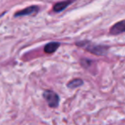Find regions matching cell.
Here are the masks:
<instances>
[{
    "label": "cell",
    "mask_w": 125,
    "mask_h": 125,
    "mask_svg": "<svg viewBox=\"0 0 125 125\" xmlns=\"http://www.w3.org/2000/svg\"><path fill=\"white\" fill-rule=\"evenodd\" d=\"M76 45L78 47L84 49L85 50L88 51V52L92 53V54H96V55H105L108 51V47L103 46V45L94 44L88 41L78 42V43H76Z\"/></svg>",
    "instance_id": "6da1fadb"
},
{
    "label": "cell",
    "mask_w": 125,
    "mask_h": 125,
    "mask_svg": "<svg viewBox=\"0 0 125 125\" xmlns=\"http://www.w3.org/2000/svg\"><path fill=\"white\" fill-rule=\"evenodd\" d=\"M43 97L50 107L56 108V107L58 106L59 102H60V98L56 92L52 90H45L43 93Z\"/></svg>",
    "instance_id": "7a4b0ae2"
},
{
    "label": "cell",
    "mask_w": 125,
    "mask_h": 125,
    "mask_svg": "<svg viewBox=\"0 0 125 125\" xmlns=\"http://www.w3.org/2000/svg\"><path fill=\"white\" fill-rule=\"evenodd\" d=\"M39 10H40V8H39L38 6H36V5H32V6H29V7H28V8L24 9V10L17 11L16 13L15 14V17L33 15V14H36L37 12L39 11Z\"/></svg>",
    "instance_id": "3957f363"
},
{
    "label": "cell",
    "mask_w": 125,
    "mask_h": 125,
    "mask_svg": "<svg viewBox=\"0 0 125 125\" xmlns=\"http://www.w3.org/2000/svg\"><path fill=\"white\" fill-rule=\"evenodd\" d=\"M125 31V21H121L116 23L110 30L111 34L117 35Z\"/></svg>",
    "instance_id": "277c9868"
},
{
    "label": "cell",
    "mask_w": 125,
    "mask_h": 125,
    "mask_svg": "<svg viewBox=\"0 0 125 125\" xmlns=\"http://www.w3.org/2000/svg\"><path fill=\"white\" fill-rule=\"evenodd\" d=\"M73 1H74V0H64V1L57 3L53 6V10L56 12V13L61 12L62 10H64V9H66L67 7H68Z\"/></svg>",
    "instance_id": "5b68a950"
},
{
    "label": "cell",
    "mask_w": 125,
    "mask_h": 125,
    "mask_svg": "<svg viewBox=\"0 0 125 125\" xmlns=\"http://www.w3.org/2000/svg\"><path fill=\"white\" fill-rule=\"evenodd\" d=\"M59 46H60V43H57V42H51L45 46L44 51L46 54H52L59 48Z\"/></svg>",
    "instance_id": "8992f818"
},
{
    "label": "cell",
    "mask_w": 125,
    "mask_h": 125,
    "mask_svg": "<svg viewBox=\"0 0 125 125\" xmlns=\"http://www.w3.org/2000/svg\"><path fill=\"white\" fill-rule=\"evenodd\" d=\"M82 84H83V80H82V79L75 78L67 83V87L70 89H76V88L80 87V86H82Z\"/></svg>",
    "instance_id": "52a82bcc"
}]
</instances>
